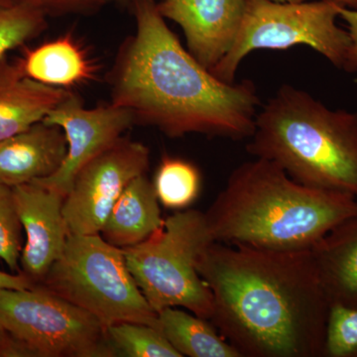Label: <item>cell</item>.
I'll return each instance as SVG.
<instances>
[{
	"label": "cell",
	"mask_w": 357,
	"mask_h": 357,
	"mask_svg": "<svg viewBox=\"0 0 357 357\" xmlns=\"http://www.w3.org/2000/svg\"><path fill=\"white\" fill-rule=\"evenodd\" d=\"M218 332L241 357H321L331 305L309 250L213 241L199 256Z\"/></svg>",
	"instance_id": "obj_1"
},
{
	"label": "cell",
	"mask_w": 357,
	"mask_h": 357,
	"mask_svg": "<svg viewBox=\"0 0 357 357\" xmlns=\"http://www.w3.org/2000/svg\"><path fill=\"white\" fill-rule=\"evenodd\" d=\"M132 4L136 32L117 66L112 103L171 138H250L260 105L255 83L220 81L182 46L155 0Z\"/></svg>",
	"instance_id": "obj_2"
},
{
	"label": "cell",
	"mask_w": 357,
	"mask_h": 357,
	"mask_svg": "<svg viewBox=\"0 0 357 357\" xmlns=\"http://www.w3.org/2000/svg\"><path fill=\"white\" fill-rule=\"evenodd\" d=\"M206 215L213 241L276 251L309 250L349 218L357 199L294 181L274 162L234 169Z\"/></svg>",
	"instance_id": "obj_3"
},
{
	"label": "cell",
	"mask_w": 357,
	"mask_h": 357,
	"mask_svg": "<svg viewBox=\"0 0 357 357\" xmlns=\"http://www.w3.org/2000/svg\"><path fill=\"white\" fill-rule=\"evenodd\" d=\"M246 150L296 182L357 199V112L333 110L283 84L263 105Z\"/></svg>",
	"instance_id": "obj_4"
},
{
	"label": "cell",
	"mask_w": 357,
	"mask_h": 357,
	"mask_svg": "<svg viewBox=\"0 0 357 357\" xmlns=\"http://www.w3.org/2000/svg\"><path fill=\"white\" fill-rule=\"evenodd\" d=\"M211 243L204 213L178 211L144 241L122 250L134 280L157 314L182 307L210 321L213 295L197 265Z\"/></svg>",
	"instance_id": "obj_5"
},
{
	"label": "cell",
	"mask_w": 357,
	"mask_h": 357,
	"mask_svg": "<svg viewBox=\"0 0 357 357\" xmlns=\"http://www.w3.org/2000/svg\"><path fill=\"white\" fill-rule=\"evenodd\" d=\"M37 285L95 316L103 325L138 323L159 328L126 264L123 250L100 234H69L62 255Z\"/></svg>",
	"instance_id": "obj_6"
},
{
	"label": "cell",
	"mask_w": 357,
	"mask_h": 357,
	"mask_svg": "<svg viewBox=\"0 0 357 357\" xmlns=\"http://www.w3.org/2000/svg\"><path fill=\"white\" fill-rule=\"evenodd\" d=\"M340 6L335 0L302 3L246 0L236 41L211 72L220 81L234 83L239 65L251 52L288 50L298 45L310 47L344 69L351 38L337 23Z\"/></svg>",
	"instance_id": "obj_7"
},
{
	"label": "cell",
	"mask_w": 357,
	"mask_h": 357,
	"mask_svg": "<svg viewBox=\"0 0 357 357\" xmlns=\"http://www.w3.org/2000/svg\"><path fill=\"white\" fill-rule=\"evenodd\" d=\"M0 323L20 356H116L102 321L37 284L0 290Z\"/></svg>",
	"instance_id": "obj_8"
},
{
	"label": "cell",
	"mask_w": 357,
	"mask_h": 357,
	"mask_svg": "<svg viewBox=\"0 0 357 357\" xmlns=\"http://www.w3.org/2000/svg\"><path fill=\"white\" fill-rule=\"evenodd\" d=\"M149 163L144 144L122 137L89 161L65 197L63 213L70 234H100L122 192L146 174Z\"/></svg>",
	"instance_id": "obj_9"
},
{
	"label": "cell",
	"mask_w": 357,
	"mask_h": 357,
	"mask_svg": "<svg viewBox=\"0 0 357 357\" xmlns=\"http://www.w3.org/2000/svg\"><path fill=\"white\" fill-rule=\"evenodd\" d=\"M43 121L62 129L67 140V154L53 175L34 182L66 197L79 171L121 139L134 119L128 109L114 103L84 109L79 98L70 93Z\"/></svg>",
	"instance_id": "obj_10"
},
{
	"label": "cell",
	"mask_w": 357,
	"mask_h": 357,
	"mask_svg": "<svg viewBox=\"0 0 357 357\" xmlns=\"http://www.w3.org/2000/svg\"><path fill=\"white\" fill-rule=\"evenodd\" d=\"M13 189L26 234L20 266L23 273L39 284L62 255L70 234L63 213L65 197L36 182Z\"/></svg>",
	"instance_id": "obj_11"
},
{
	"label": "cell",
	"mask_w": 357,
	"mask_h": 357,
	"mask_svg": "<svg viewBox=\"0 0 357 357\" xmlns=\"http://www.w3.org/2000/svg\"><path fill=\"white\" fill-rule=\"evenodd\" d=\"M246 0H161L157 8L180 26L188 51L208 70L229 53L245 13Z\"/></svg>",
	"instance_id": "obj_12"
},
{
	"label": "cell",
	"mask_w": 357,
	"mask_h": 357,
	"mask_svg": "<svg viewBox=\"0 0 357 357\" xmlns=\"http://www.w3.org/2000/svg\"><path fill=\"white\" fill-rule=\"evenodd\" d=\"M67 148L62 129L44 121L0 141V183L14 188L50 177Z\"/></svg>",
	"instance_id": "obj_13"
},
{
	"label": "cell",
	"mask_w": 357,
	"mask_h": 357,
	"mask_svg": "<svg viewBox=\"0 0 357 357\" xmlns=\"http://www.w3.org/2000/svg\"><path fill=\"white\" fill-rule=\"evenodd\" d=\"M26 77L18 63L0 64V141L43 121L70 95Z\"/></svg>",
	"instance_id": "obj_14"
},
{
	"label": "cell",
	"mask_w": 357,
	"mask_h": 357,
	"mask_svg": "<svg viewBox=\"0 0 357 357\" xmlns=\"http://www.w3.org/2000/svg\"><path fill=\"white\" fill-rule=\"evenodd\" d=\"M311 251L331 307L357 309V217L340 223Z\"/></svg>",
	"instance_id": "obj_15"
},
{
	"label": "cell",
	"mask_w": 357,
	"mask_h": 357,
	"mask_svg": "<svg viewBox=\"0 0 357 357\" xmlns=\"http://www.w3.org/2000/svg\"><path fill=\"white\" fill-rule=\"evenodd\" d=\"M163 223L153 182L143 174L122 192L100 234L116 248H132L147 239Z\"/></svg>",
	"instance_id": "obj_16"
},
{
	"label": "cell",
	"mask_w": 357,
	"mask_h": 357,
	"mask_svg": "<svg viewBox=\"0 0 357 357\" xmlns=\"http://www.w3.org/2000/svg\"><path fill=\"white\" fill-rule=\"evenodd\" d=\"M26 77L54 88L67 89L95 79L96 65L72 35L26 52L17 61Z\"/></svg>",
	"instance_id": "obj_17"
},
{
	"label": "cell",
	"mask_w": 357,
	"mask_h": 357,
	"mask_svg": "<svg viewBox=\"0 0 357 357\" xmlns=\"http://www.w3.org/2000/svg\"><path fill=\"white\" fill-rule=\"evenodd\" d=\"M159 328L183 356L241 357L208 319L196 314L166 307L158 312Z\"/></svg>",
	"instance_id": "obj_18"
},
{
	"label": "cell",
	"mask_w": 357,
	"mask_h": 357,
	"mask_svg": "<svg viewBox=\"0 0 357 357\" xmlns=\"http://www.w3.org/2000/svg\"><path fill=\"white\" fill-rule=\"evenodd\" d=\"M199 171L191 162L164 156L154 178L159 203L171 210L182 211L191 206L201 191Z\"/></svg>",
	"instance_id": "obj_19"
},
{
	"label": "cell",
	"mask_w": 357,
	"mask_h": 357,
	"mask_svg": "<svg viewBox=\"0 0 357 357\" xmlns=\"http://www.w3.org/2000/svg\"><path fill=\"white\" fill-rule=\"evenodd\" d=\"M116 356L182 357L159 328L138 323H119L107 328Z\"/></svg>",
	"instance_id": "obj_20"
},
{
	"label": "cell",
	"mask_w": 357,
	"mask_h": 357,
	"mask_svg": "<svg viewBox=\"0 0 357 357\" xmlns=\"http://www.w3.org/2000/svg\"><path fill=\"white\" fill-rule=\"evenodd\" d=\"M46 15L18 2L0 3V64L7 52L38 36L46 28Z\"/></svg>",
	"instance_id": "obj_21"
},
{
	"label": "cell",
	"mask_w": 357,
	"mask_h": 357,
	"mask_svg": "<svg viewBox=\"0 0 357 357\" xmlns=\"http://www.w3.org/2000/svg\"><path fill=\"white\" fill-rule=\"evenodd\" d=\"M22 229L16 210L13 189L0 183V259L16 272H20Z\"/></svg>",
	"instance_id": "obj_22"
},
{
	"label": "cell",
	"mask_w": 357,
	"mask_h": 357,
	"mask_svg": "<svg viewBox=\"0 0 357 357\" xmlns=\"http://www.w3.org/2000/svg\"><path fill=\"white\" fill-rule=\"evenodd\" d=\"M324 356L357 357V309L331 307Z\"/></svg>",
	"instance_id": "obj_23"
},
{
	"label": "cell",
	"mask_w": 357,
	"mask_h": 357,
	"mask_svg": "<svg viewBox=\"0 0 357 357\" xmlns=\"http://www.w3.org/2000/svg\"><path fill=\"white\" fill-rule=\"evenodd\" d=\"M38 9L45 15L89 14L100 10L112 0H13Z\"/></svg>",
	"instance_id": "obj_24"
},
{
	"label": "cell",
	"mask_w": 357,
	"mask_h": 357,
	"mask_svg": "<svg viewBox=\"0 0 357 357\" xmlns=\"http://www.w3.org/2000/svg\"><path fill=\"white\" fill-rule=\"evenodd\" d=\"M340 17L347 23V32L351 38V46L344 66L345 72L352 74L357 70V9L340 6L338 8Z\"/></svg>",
	"instance_id": "obj_25"
},
{
	"label": "cell",
	"mask_w": 357,
	"mask_h": 357,
	"mask_svg": "<svg viewBox=\"0 0 357 357\" xmlns=\"http://www.w3.org/2000/svg\"><path fill=\"white\" fill-rule=\"evenodd\" d=\"M35 286L36 284L22 271L18 272L17 274H9L0 271V290L2 289L25 290V289L33 288Z\"/></svg>",
	"instance_id": "obj_26"
},
{
	"label": "cell",
	"mask_w": 357,
	"mask_h": 357,
	"mask_svg": "<svg viewBox=\"0 0 357 357\" xmlns=\"http://www.w3.org/2000/svg\"><path fill=\"white\" fill-rule=\"evenodd\" d=\"M20 356L17 347L0 323V357Z\"/></svg>",
	"instance_id": "obj_27"
},
{
	"label": "cell",
	"mask_w": 357,
	"mask_h": 357,
	"mask_svg": "<svg viewBox=\"0 0 357 357\" xmlns=\"http://www.w3.org/2000/svg\"><path fill=\"white\" fill-rule=\"evenodd\" d=\"M271 1L279 2V3H302L307 0H271ZM335 1L349 8L357 9V0H335Z\"/></svg>",
	"instance_id": "obj_28"
},
{
	"label": "cell",
	"mask_w": 357,
	"mask_h": 357,
	"mask_svg": "<svg viewBox=\"0 0 357 357\" xmlns=\"http://www.w3.org/2000/svg\"><path fill=\"white\" fill-rule=\"evenodd\" d=\"M119 1H121V2H131V3H132L134 0H119Z\"/></svg>",
	"instance_id": "obj_29"
},
{
	"label": "cell",
	"mask_w": 357,
	"mask_h": 357,
	"mask_svg": "<svg viewBox=\"0 0 357 357\" xmlns=\"http://www.w3.org/2000/svg\"><path fill=\"white\" fill-rule=\"evenodd\" d=\"M13 0H0V3H4V2H10Z\"/></svg>",
	"instance_id": "obj_30"
}]
</instances>
